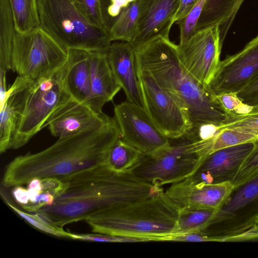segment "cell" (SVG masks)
I'll return each mask as SVG.
<instances>
[{
	"mask_svg": "<svg viewBox=\"0 0 258 258\" xmlns=\"http://www.w3.org/2000/svg\"><path fill=\"white\" fill-rule=\"evenodd\" d=\"M64 186L54 203L37 213L52 225L85 220L103 210L145 200L163 192L161 186L143 180L132 172H118L105 164L61 179Z\"/></svg>",
	"mask_w": 258,
	"mask_h": 258,
	"instance_id": "cell-1",
	"label": "cell"
},
{
	"mask_svg": "<svg viewBox=\"0 0 258 258\" xmlns=\"http://www.w3.org/2000/svg\"><path fill=\"white\" fill-rule=\"evenodd\" d=\"M120 138V130L113 117L100 126L58 139L41 151L13 159L5 168L2 184L12 187L27 184L34 178L61 180L105 164L110 148Z\"/></svg>",
	"mask_w": 258,
	"mask_h": 258,
	"instance_id": "cell-2",
	"label": "cell"
},
{
	"mask_svg": "<svg viewBox=\"0 0 258 258\" xmlns=\"http://www.w3.org/2000/svg\"><path fill=\"white\" fill-rule=\"evenodd\" d=\"M137 69L149 74L187 112L192 126H218L227 117L216 95L181 63L177 45L159 37L135 49Z\"/></svg>",
	"mask_w": 258,
	"mask_h": 258,
	"instance_id": "cell-3",
	"label": "cell"
},
{
	"mask_svg": "<svg viewBox=\"0 0 258 258\" xmlns=\"http://www.w3.org/2000/svg\"><path fill=\"white\" fill-rule=\"evenodd\" d=\"M164 192L103 210L85 221L95 233L135 237L143 241H168L178 210L167 201Z\"/></svg>",
	"mask_w": 258,
	"mask_h": 258,
	"instance_id": "cell-4",
	"label": "cell"
},
{
	"mask_svg": "<svg viewBox=\"0 0 258 258\" xmlns=\"http://www.w3.org/2000/svg\"><path fill=\"white\" fill-rule=\"evenodd\" d=\"M68 59L51 76L31 81L18 76L14 82L21 95V109L10 149L25 145L44 128L59 108L73 99L68 91Z\"/></svg>",
	"mask_w": 258,
	"mask_h": 258,
	"instance_id": "cell-5",
	"label": "cell"
},
{
	"mask_svg": "<svg viewBox=\"0 0 258 258\" xmlns=\"http://www.w3.org/2000/svg\"><path fill=\"white\" fill-rule=\"evenodd\" d=\"M40 27L66 49L106 52L109 31L91 23L72 0H37Z\"/></svg>",
	"mask_w": 258,
	"mask_h": 258,
	"instance_id": "cell-6",
	"label": "cell"
},
{
	"mask_svg": "<svg viewBox=\"0 0 258 258\" xmlns=\"http://www.w3.org/2000/svg\"><path fill=\"white\" fill-rule=\"evenodd\" d=\"M64 48L40 27L25 34L15 32L11 71L31 81L51 76L68 59Z\"/></svg>",
	"mask_w": 258,
	"mask_h": 258,
	"instance_id": "cell-7",
	"label": "cell"
},
{
	"mask_svg": "<svg viewBox=\"0 0 258 258\" xmlns=\"http://www.w3.org/2000/svg\"><path fill=\"white\" fill-rule=\"evenodd\" d=\"M171 140L167 149L143 154L132 173L159 186L180 182L191 175L200 163L199 157L191 150L192 142L185 136Z\"/></svg>",
	"mask_w": 258,
	"mask_h": 258,
	"instance_id": "cell-8",
	"label": "cell"
},
{
	"mask_svg": "<svg viewBox=\"0 0 258 258\" xmlns=\"http://www.w3.org/2000/svg\"><path fill=\"white\" fill-rule=\"evenodd\" d=\"M258 225V173L235 186L203 231L210 236L239 234Z\"/></svg>",
	"mask_w": 258,
	"mask_h": 258,
	"instance_id": "cell-9",
	"label": "cell"
},
{
	"mask_svg": "<svg viewBox=\"0 0 258 258\" xmlns=\"http://www.w3.org/2000/svg\"><path fill=\"white\" fill-rule=\"evenodd\" d=\"M137 70L144 108L154 124L169 140L184 136L191 127L187 112L149 74Z\"/></svg>",
	"mask_w": 258,
	"mask_h": 258,
	"instance_id": "cell-10",
	"label": "cell"
},
{
	"mask_svg": "<svg viewBox=\"0 0 258 258\" xmlns=\"http://www.w3.org/2000/svg\"><path fill=\"white\" fill-rule=\"evenodd\" d=\"M114 118L120 133V139L143 154L150 155L171 146L154 124L144 108L128 101L116 105Z\"/></svg>",
	"mask_w": 258,
	"mask_h": 258,
	"instance_id": "cell-11",
	"label": "cell"
},
{
	"mask_svg": "<svg viewBox=\"0 0 258 258\" xmlns=\"http://www.w3.org/2000/svg\"><path fill=\"white\" fill-rule=\"evenodd\" d=\"M222 46L220 27L215 25L197 32L185 43L177 45L178 55L190 74L209 85L218 69Z\"/></svg>",
	"mask_w": 258,
	"mask_h": 258,
	"instance_id": "cell-12",
	"label": "cell"
},
{
	"mask_svg": "<svg viewBox=\"0 0 258 258\" xmlns=\"http://www.w3.org/2000/svg\"><path fill=\"white\" fill-rule=\"evenodd\" d=\"M258 76V36L238 52L221 60L208 85L216 95L238 93Z\"/></svg>",
	"mask_w": 258,
	"mask_h": 258,
	"instance_id": "cell-13",
	"label": "cell"
},
{
	"mask_svg": "<svg viewBox=\"0 0 258 258\" xmlns=\"http://www.w3.org/2000/svg\"><path fill=\"white\" fill-rule=\"evenodd\" d=\"M233 187L231 182L195 183L187 178L172 184L164 195L167 201L177 210L192 207L218 211Z\"/></svg>",
	"mask_w": 258,
	"mask_h": 258,
	"instance_id": "cell-14",
	"label": "cell"
},
{
	"mask_svg": "<svg viewBox=\"0 0 258 258\" xmlns=\"http://www.w3.org/2000/svg\"><path fill=\"white\" fill-rule=\"evenodd\" d=\"M180 0H139L136 30L130 42L135 49L169 33L179 7Z\"/></svg>",
	"mask_w": 258,
	"mask_h": 258,
	"instance_id": "cell-15",
	"label": "cell"
},
{
	"mask_svg": "<svg viewBox=\"0 0 258 258\" xmlns=\"http://www.w3.org/2000/svg\"><path fill=\"white\" fill-rule=\"evenodd\" d=\"M253 146V142H249L213 152L201 161L195 172L187 178L195 183L231 182Z\"/></svg>",
	"mask_w": 258,
	"mask_h": 258,
	"instance_id": "cell-16",
	"label": "cell"
},
{
	"mask_svg": "<svg viewBox=\"0 0 258 258\" xmlns=\"http://www.w3.org/2000/svg\"><path fill=\"white\" fill-rule=\"evenodd\" d=\"M111 118L72 99L52 115L44 128L47 127L53 136L62 139L100 126Z\"/></svg>",
	"mask_w": 258,
	"mask_h": 258,
	"instance_id": "cell-17",
	"label": "cell"
},
{
	"mask_svg": "<svg viewBox=\"0 0 258 258\" xmlns=\"http://www.w3.org/2000/svg\"><path fill=\"white\" fill-rule=\"evenodd\" d=\"M106 56L112 72L127 101L144 108L138 77L135 49L127 42L111 44Z\"/></svg>",
	"mask_w": 258,
	"mask_h": 258,
	"instance_id": "cell-18",
	"label": "cell"
},
{
	"mask_svg": "<svg viewBox=\"0 0 258 258\" xmlns=\"http://www.w3.org/2000/svg\"><path fill=\"white\" fill-rule=\"evenodd\" d=\"M106 52H89L91 90L83 103L98 113L103 112L104 105L112 100L121 89L112 72Z\"/></svg>",
	"mask_w": 258,
	"mask_h": 258,
	"instance_id": "cell-19",
	"label": "cell"
},
{
	"mask_svg": "<svg viewBox=\"0 0 258 258\" xmlns=\"http://www.w3.org/2000/svg\"><path fill=\"white\" fill-rule=\"evenodd\" d=\"M68 54L67 88L74 100L83 103L88 99L91 90L89 52L69 49Z\"/></svg>",
	"mask_w": 258,
	"mask_h": 258,
	"instance_id": "cell-20",
	"label": "cell"
},
{
	"mask_svg": "<svg viewBox=\"0 0 258 258\" xmlns=\"http://www.w3.org/2000/svg\"><path fill=\"white\" fill-rule=\"evenodd\" d=\"M258 140L255 136L242 128L231 127L217 130L212 137L192 142L191 149L199 157L200 162L207 155L217 150Z\"/></svg>",
	"mask_w": 258,
	"mask_h": 258,
	"instance_id": "cell-21",
	"label": "cell"
},
{
	"mask_svg": "<svg viewBox=\"0 0 258 258\" xmlns=\"http://www.w3.org/2000/svg\"><path fill=\"white\" fill-rule=\"evenodd\" d=\"M236 0H207L199 19L196 33L207 27L219 25L221 43L235 18Z\"/></svg>",
	"mask_w": 258,
	"mask_h": 258,
	"instance_id": "cell-22",
	"label": "cell"
},
{
	"mask_svg": "<svg viewBox=\"0 0 258 258\" xmlns=\"http://www.w3.org/2000/svg\"><path fill=\"white\" fill-rule=\"evenodd\" d=\"M21 109V96L18 89L9 87L1 100L0 152L10 149Z\"/></svg>",
	"mask_w": 258,
	"mask_h": 258,
	"instance_id": "cell-23",
	"label": "cell"
},
{
	"mask_svg": "<svg viewBox=\"0 0 258 258\" xmlns=\"http://www.w3.org/2000/svg\"><path fill=\"white\" fill-rule=\"evenodd\" d=\"M15 27L8 0H0V70H11Z\"/></svg>",
	"mask_w": 258,
	"mask_h": 258,
	"instance_id": "cell-24",
	"label": "cell"
},
{
	"mask_svg": "<svg viewBox=\"0 0 258 258\" xmlns=\"http://www.w3.org/2000/svg\"><path fill=\"white\" fill-rule=\"evenodd\" d=\"M217 211L192 207L178 210L177 219L171 236L204 231Z\"/></svg>",
	"mask_w": 258,
	"mask_h": 258,
	"instance_id": "cell-25",
	"label": "cell"
},
{
	"mask_svg": "<svg viewBox=\"0 0 258 258\" xmlns=\"http://www.w3.org/2000/svg\"><path fill=\"white\" fill-rule=\"evenodd\" d=\"M143 154L123 141L120 138L110 148L106 165L118 172H132L141 160Z\"/></svg>",
	"mask_w": 258,
	"mask_h": 258,
	"instance_id": "cell-26",
	"label": "cell"
},
{
	"mask_svg": "<svg viewBox=\"0 0 258 258\" xmlns=\"http://www.w3.org/2000/svg\"><path fill=\"white\" fill-rule=\"evenodd\" d=\"M139 16V0L130 3L122 9L109 29L111 41L130 43L135 33Z\"/></svg>",
	"mask_w": 258,
	"mask_h": 258,
	"instance_id": "cell-27",
	"label": "cell"
},
{
	"mask_svg": "<svg viewBox=\"0 0 258 258\" xmlns=\"http://www.w3.org/2000/svg\"><path fill=\"white\" fill-rule=\"evenodd\" d=\"M8 1L16 32L25 34L40 27L37 0Z\"/></svg>",
	"mask_w": 258,
	"mask_h": 258,
	"instance_id": "cell-28",
	"label": "cell"
},
{
	"mask_svg": "<svg viewBox=\"0 0 258 258\" xmlns=\"http://www.w3.org/2000/svg\"><path fill=\"white\" fill-rule=\"evenodd\" d=\"M231 127H238L244 130L258 138V106H252L251 109L243 114L228 116L216 130Z\"/></svg>",
	"mask_w": 258,
	"mask_h": 258,
	"instance_id": "cell-29",
	"label": "cell"
},
{
	"mask_svg": "<svg viewBox=\"0 0 258 258\" xmlns=\"http://www.w3.org/2000/svg\"><path fill=\"white\" fill-rule=\"evenodd\" d=\"M6 204L13 211L37 229L52 235L62 238H70V233L63 228L56 227L44 219L37 213L30 214L20 210L11 203L5 200Z\"/></svg>",
	"mask_w": 258,
	"mask_h": 258,
	"instance_id": "cell-30",
	"label": "cell"
},
{
	"mask_svg": "<svg viewBox=\"0 0 258 258\" xmlns=\"http://www.w3.org/2000/svg\"><path fill=\"white\" fill-rule=\"evenodd\" d=\"M72 1L91 23L109 31V28L103 10L102 0Z\"/></svg>",
	"mask_w": 258,
	"mask_h": 258,
	"instance_id": "cell-31",
	"label": "cell"
},
{
	"mask_svg": "<svg viewBox=\"0 0 258 258\" xmlns=\"http://www.w3.org/2000/svg\"><path fill=\"white\" fill-rule=\"evenodd\" d=\"M206 1L198 0L187 15L177 21L180 29L179 44H183L196 33V27Z\"/></svg>",
	"mask_w": 258,
	"mask_h": 258,
	"instance_id": "cell-32",
	"label": "cell"
},
{
	"mask_svg": "<svg viewBox=\"0 0 258 258\" xmlns=\"http://www.w3.org/2000/svg\"><path fill=\"white\" fill-rule=\"evenodd\" d=\"M258 173V140L253 142V148L241 164L231 181L234 186L238 185Z\"/></svg>",
	"mask_w": 258,
	"mask_h": 258,
	"instance_id": "cell-33",
	"label": "cell"
},
{
	"mask_svg": "<svg viewBox=\"0 0 258 258\" xmlns=\"http://www.w3.org/2000/svg\"><path fill=\"white\" fill-rule=\"evenodd\" d=\"M216 96L227 117L245 113L252 107V106L245 104L236 92L225 93Z\"/></svg>",
	"mask_w": 258,
	"mask_h": 258,
	"instance_id": "cell-34",
	"label": "cell"
},
{
	"mask_svg": "<svg viewBox=\"0 0 258 258\" xmlns=\"http://www.w3.org/2000/svg\"><path fill=\"white\" fill-rule=\"evenodd\" d=\"M70 238L90 241L124 242H142L143 240L135 237L111 235L105 234H77L70 233Z\"/></svg>",
	"mask_w": 258,
	"mask_h": 258,
	"instance_id": "cell-35",
	"label": "cell"
},
{
	"mask_svg": "<svg viewBox=\"0 0 258 258\" xmlns=\"http://www.w3.org/2000/svg\"><path fill=\"white\" fill-rule=\"evenodd\" d=\"M237 96L250 106H258V76L237 93Z\"/></svg>",
	"mask_w": 258,
	"mask_h": 258,
	"instance_id": "cell-36",
	"label": "cell"
},
{
	"mask_svg": "<svg viewBox=\"0 0 258 258\" xmlns=\"http://www.w3.org/2000/svg\"><path fill=\"white\" fill-rule=\"evenodd\" d=\"M168 241L201 242L209 241V236L203 232H191L171 236Z\"/></svg>",
	"mask_w": 258,
	"mask_h": 258,
	"instance_id": "cell-37",
	"label": "cell"
},
{
	"mask_svg": "<svg viewBox=\"0 0 258 258\" xmlns=\"http://www.w3.org/2000/svg\"><path fill=\"white\" fill-rule=\"evenodd\" d=\"M12 196L15 201L24 209L29 203V197L27 188L22 185L13 187Z\"/></svg>",
	"mask_w": 258,
	"mask_h": 258,
	"instance_id": "cell-38",
	"label": "cell"
},
{
	"mask_svg": "<svg viewBox=\"0 0 258 258\" xmlns=\"http://www.w3.org/2000/svg\"><path fill=\"white\" fill-rule=\"evenodd\" d=\"M110 5L108 7V15L114 19L117 18L122 9L127 7L130 3L127 0H110Z\"/></svg>",
	"mask_w": 258,
	"mask_h": 258,
	"instance_id": "cell-39",
	"label": "cell"
},
{
	"mask_svg": "<svg viewBox=\"0 0 258 258\" xmlns=\"http://www.w3.org/2000/svg\"><path fill=\"white\" fill-rule=\"evenodd\" d=\"M198 0H180L179 7L175 17V22L185 16L191 10Z\"/></svg>",
	"mask_w": 258,
	"mask_h": 258,
	"instance_id": "cell-40",
	"label": "cell"
},
{
	"mask_svg": "<svg viewBox=\"0 0 258 258\" xmlns=\"http://www.w3.org/2000/svg\"><path fill=\"white\" fill-rule=\"evenodd\" d=\"M127 1L128 2V3H132V2H133L135 1L136 0H127Z\"/></svg>",
	"mask_w": 258,
	"mask_h": 258,
	"instance_id": "cell-41",
	"label": "cell"
},
{
	"mask_svg": "<svg viewBox=\"0 0 258 258\" xmlns=\"http://www.w3.org/2000/svg\"><path fill=\"white\" fill-rule=\"evenodd\" d=\"M102 1H106V0H102Z\"/></svg>",
	"mask_w": 258,
	"mask_h": 258,
	"instance_id": "cell-42",
	"label": "cell"
}]
</instances>
